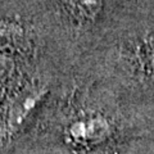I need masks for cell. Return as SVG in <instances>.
<instances>
[{
    "mask_svg": "<svg viewBox=\"0 0 154 154\" xmlns=\"http://www.w3.org/2000/svg\"><path fill=\"white\" fill-rule=\"evenodd\" d=\"M46 94V89L41 88V86H32V88H27L23 91H21L16 98H14L13 103L9 109L8 116V123L9 128L12 131L16 130L25 122V119L28 117V114L32 112L33 108L40 103V100L44 98Z\"/></svg>",
    "mask_w": 154,
    "mask_h": 154,
    "instance_id": "1",
    "label": "cell"
},
{
    "mask_svg": "<svg viewBox=\"0 0 154 154\" xmlns=\"http://www.w3.org/2000/svg\"><path fill=\"white\" fill-rule=\"evenodd\" d=\"M69 132L77 143H96L108 135L109 126L104 118L94 117L75 122L71 126Z\"/></svg>",
    "mask_w": 154,
    "mask_h": 154,
    "instance_id": "2",
    "label": "cell"
},
{
    "mask_svg": "<svg viewBox=\"0 0 154 154\" xmlns=\"http://www.w3.org/2000/svg\"><path fill=\"white\" fill-rule=\"evenodd\" d=\"M68 7L76 14L85 19H95L103 7L102 0H66Z\"/></svg>",
    "mask_w": 154,
    "mask_h": 154,
    "instance_id": "3",
    "label": "cell"
},
{
    "mask_svg": "<svg viewBox=\"0 0 154 154\" xmlns=\"http://www.w3.org/2000/svg\"><path fill=\"white\" fill-rule=\"evenodd\" d=\"M21 36L22 30H19L17 26L0 22V48L14 45L21 38Z\"/></svg>",
    "mask_w": 154,
    "mask_h": 154,
    "instance_id": "4",
    "label": "cell"
}]
</instances>
